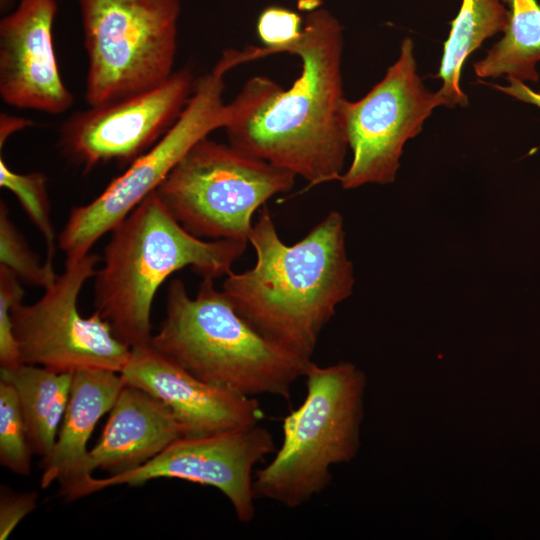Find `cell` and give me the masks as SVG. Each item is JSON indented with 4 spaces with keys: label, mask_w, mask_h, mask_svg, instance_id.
<instances>
[{
    "label": "cell",
    "mask_w": 540,
    "mask_h": 540,
    "mask_svg": "<svg viewBox=\"0 0 540 540\" xmlns=\"http://www.w3.org/2000/svg\"><path fill=\"white\" fill-rule=\"evenodd\" d=\"M223 72L216 65L195 81L192 95L173 126L90 203L72 208L58 243L66 259L90 253L147 196L155 192L186 152L212 131L224 128Z\"/></svg>",
    "instance_id": "obj_8"
},
{
    "label": "cell",
    "mask_w": 540,
    "mask_h": 540,
    "mask_svg": "<svg viewBox=\"0 0 540 540\" xmlns=\"http://www.w3.org/2000/svg\"><path fill=\"white\" fill-rule=\"evenodd\" d=\"M275 450L271 432L260 424L205 437H181L134 470L102 479L89 476L67 500L114 485L139 486L153 479L173 478L218 489L229 500L237 520L246 524L256 514L254 467Z\"/></svg>",
    "instance_id": "obj_11"
},
{
    "label": "cell",
    "mask_w": 540,
    "mask_h": 540,
    "mask_svg": "<svg viewBox=\"0 0 540 540\" xmlns=\"http://www.w3.org/2000/svg\"><path fill=\"white\" fill-rule=\"evenodd\" d=\"M0 380L9 382L17 392L33 452L47 458L69 402L73 373L20 364L11 369L0 368Z\"/></svg>",
    "instance_id": "obj_17"
},
{
    "label": "cell",
    "mask_w": 540,
    "mask_h": 540,
    "mask_svg": "<svg viewBox=\"0 0 540 540\" xmlns=\"http://www.w3.org/2000/svg\"><path fill=\"white\" fill-rule=\"evenodd\" d=\"M303 402L283 420L282 441L253 478V494L289 509L322 494L331 468L350 462L360 447L365 374L350 362L311 363Z\"/></svg>",
    "instance_id": "obj_5"
},
{
    "label": "cell",
    "mask_w": 540,
    "mask_h": 540,
    "mask_svg": "<svg viewBox=\"0 0 540 540\" xmlns=\"http://www.w3.org/2000/svg\"><path fill=\"white\" fill-rule=\"evenodd\" d=\"M78 1L89 106L148 90L174 72L179 0Z\"/></svg>",
    "instance_id": "obj_7"
},
{
    "label": "cell",
    "mask_w": 540,
    "mask_h": 540,
    "mask_svg": "<svg viewBox=\"0 0 540 540\" xmlns=\"http://www.w3.org/2000/svg\"><path fill=\"white\" fill-rule=\"evenodd\" d=\"M183 437L172 411L145 390L125 384L110 410L97 444L88 451L77 477L61 488L66 495L95 469L109 476L138 468Z\"/></svg>",
    "instance_id": "obj_15"
},
{
    "label": "cell",
    "mask_w": 540,
    "mask_h": 540,
    "mask_svg": "<svg viewBox=\"0 0 540 540\" xmlns=\"http://www.w3.org/2000/svg\"><path fill=\"white\" fill-rule=\"evenodd\" d=\"M19 281L8 268L0 265V367L5 369L22 364L11 318L13 306L22 302L24 295Z\"/></svg>",
    "instance_id": "obj_23"
},
{
    "label": "cell",
    "mask_w": 540,
    "mask_h": 540,
    "mask_svg": "<svg viewBox=\"0 0 540 540\" xmlns=\"http://www.w3.org/2000/svg\"><path fill=\"white\" fill-rule=\"evenodd\" d=\"M30 125H32V122L28 119L2 113L0 117V147H3V144L12 134Z\"/></svg>",
    "instance_id": "obj_26"
},
{
    "label": "cell",
    "mask_w": 540,
    "mask_h": 540,
    "mask_svg": "<svg viewBox=\"0 0 540 540\" xmlns=\"http://www.w3.org/2000/svg\"><path fill=\"white\" fill-rule=\"evenodd\" d=\"M508 22V9L500 0H462L458 14L451 21L436 75L442 81L436 92L440 106L468 105V98L460 87L462 67L486 39L505 32Z\"/></svg>",
    "instance_id": "obj_18"
},
{
    "label": "cell",
    "mask_w": 540,
    "mask_h": 540,
    "mask_svg": "<svg viewBox=\"0 0 540 540\" xmlns=\"http://www.w3.org/2000/svg\"><path fill=\"white\" fill-rule=\"evenodd\" d=\"M509 84L507 86H495L501 92L508 94L520 101L533 104L540 108V93L533 91L526 86L524 82L507 78Z\"/></svg>",
    "instance_id": "obj_25"
},
{
    "label": "cell",
    "mask_w": 540,
    "mask_h": 540,
    "mask_svg": "<svg viewBox=\"0 0 540 540\" xmlns=\"http://www.w3.org/2000/svg\"><path fill=\"white\" fill-rule=\"evenodd\" d=\"M125 383L118 372L83 369L73 373L69 402L50 455L42 459L41 487L61 488L77 477L87 443L99 419L110 412Z\"/></svg>",
    "instance_id": "obj_16"
},
{
    "label": "cell",
    "mask_w": 540,
    "mask_h": 540,
    "mask_svg": "<svg viewBox=\"0 0 540 540\" xmlns=\"http://www.w3.org/2000/svg\"><path fill=\"white\" fill-rule=\"evenodd\" d=\"M11 1H13V0H0L1 8L2 9H3V7L6 8L11 3Z\"/></svg>",
    "instance_id": "obj_28"
},
{
    "label": "cell",
    "mask_w": 540,
    "mask_h": 540,
    "mask_svg": "<svg viewBox=\"0 0 540 540\" xmlns=\"http://www.w3.org/2000/svg\"><path fill=\"white\" fill-rule=\"evenodd\" d=\"M195 81L191 68L184 67L148 90L74 113L61 128L63 152L86 170L133 162L177 121Z\"/></svg>",
    "instance_id": "obj_12"
},
{
    "label": "cell",
    "mask_w": 540,
    "mask_h": 540,
    "mask_svg": "<svg viewBox=\"0 0 540 540\" xmlns=\"http://www.w3.org/2000/svg\"><path fill=\"white\" fill-rule=\"evenodd\" d=\"M32 453L17 392L0 380V464L13 473L28 475Z\"/></svg>",
    "instance_id": "obj_21"
},
{
    "label": "cell",
    "mask_w": 540,
    "mask_h": 540,
    "mask_svg": "<svg viewBox=\"0 0 540 540\" xmlns=\"http://www.w3.org/2000/svg\"><path fill=\"white\" fill-rule=\"evenodd\" d=\"M0 185L12 192L27 216L41 233L46 249V262L53 264L56 234L51 220L47 178L43 173H17L0 158Z\"/></svg>",
    "instance_id": "obj_20"
},
{
    "label": "cell",
    "mask_w": 540,
    "mask_h": 540,
    "mask_svg": "<svg viewBox=\"0 0 540 540\" xmlns=\"http://www.w3.org/2000/svg\"><path fill=\"white\" fill-rule=\"evenodd\" d=\"M0 265L33 286L48 287L57 277L53 264L41 263L9 217L7 205H0Z\"/></svg>",
    "instance_id": "obj_22"
},
{
    "label": "cell",
    "mask_w": 540,
    "mask_h": 540,
    "mask_svg": "<svg viewBox=\"0 0 540 540\" xmlns=\"http://www.w3.org/2000/svg\"><path fill=\"white\" fill-rule=\"evenodd\" d=\"M98 255L66 259L64 271L35 303L13 306L11 318L22 364L54 372L104 369L120 373L131 348L97 312L83 317L78 298L97 272Z\"/></svg>",
    "instance_id": "obj_9"
},
{
    "label": "cell",
    "mask_w": 540,
    "mask_h": 540,
    "mask_svg": "<svg viewBox=\"0 0 540 540\" xmlns=\"http://www.w3.org/2000/svg\"><path fill=\"white\" fill-rule=\"evenodd\" d=\"M296 175L204 137L155 191L180 225L204 239L249 243L253 214L290 191Z\"/></svg>",
    "instance_id": "obj_6"
},
{
    "label": "cell",
    "mask_w": 540,
    "mask_h": 540,
    "mask_svg": "<svg viewBox=\"0 0 540 540\" xmlns=\"http://www.w3.org/2000/svg\"><path fill=\"white\" fill-rule=\"evenodd\" d=\"M110 232L102 267L93 277L95 312L130 348L150 344L152 303L170 275L190 267L202 278L226 276L248 245L192 235L156 192Z\"/></svg>",
    "instance_id": "obj_3"
},
{
    "label": "cell",
    "mask_w": 540,
    "mask_h": 540,
    "mask_svg": "<svg viewBox=\"0 0 540 540\" xmlns=\"http://www.w3.org/2000/svg\"><path fill=\"white\" fill-rule=\"evenodd\" d=\"M38 493L29 491L14 493L1 490L0 497V539L5 540L17 524L36 508Z\"/></svg>",
    "instance_id": "obj_24"
},
{
    "label": "cell",
    "mask_w": 540,
    "mask_h": 540,
    "mask_svg": "<svg viewBox=\"0 0 540 540\" xmlns=\"http://www.w3.org/2000/svg\"><path fill=\"white\" fill-rule=\"evenodd\" d=\"M248 240L256 254L254 266L228 273L222 291L262 335L311 359L322 330L354 287L342 215L329 212L288 245L265 205Z\"/></svg>",
    "instance_id": "obj_2"
},
{
    "label": "cell",
    "mask_w": 540,
    "mask_h": 540,
    "mask_svg": "<svg viewBox=\"0 0 540 540\" xmlns=\"http://www.w3.org/2000/svg\"><path fill=\"white\" fill-rule=\"evenodd\" d=\"M56 0H21L0 22V95L11 106L60 114L73 95L57 65L53 23Z\"/></svg>",
    "instance_id": "obj_13"
},
{
    "label": "cell",
    "mask_w": 540,
    "mask_h": 540,
    "mask_svg": "<svg viewBox=\"0 0 540 540\" xmlns=\"http://www.w3.org/2000/svg\"><path fill=\"white\" fill-rule=\"evenodd\" d=\"M339 21L326 9L305 18L301 38L283 53L301 71L288 89L265 76L250 78L228 103L229 144L302 177L310 189L339 181L349 148L344 121Z\"/></svg>",
    "instance_id": "obj_1"
},
{
    "label": "cell",
    "mask_w": 540,
    "mask_h": 540,
    "mask_svg": "<svg viewBox=\"0 0 540 540\" xmlns=\"http://www.w3.org/2000/svg\"><path fill=\"white\" fill-rule=\"evenodd\" d=\"M436 92L417 72L414 44L406 37L397 60L364 97L346 100L344 121L352 162L339 182L343 189L395 180L406 142L416 137L433 110Z\"/></svg>",
    "instance_id": "obj_10"
},
{
    "label": "cell",
    "mask_w": 540,
    "mask_h": 540,
    "mask_svg": "<svg viewBox=\"0 0 540 540\" xmlns=\"http://www.w3.org/2000/svg\"><path fill=\"white\" fill-rule=\"evenodd\" d=\"M203 278L195 297L170 282L166 314L150 344L198 379L234 394L290 399L312 361L268 339Z\"/></svg>",
    "instance_id": "obj_4"
},
{
    "label": "cell",
    "mask_w": 540,
    "mask_h": 540,
    "mask_svg": "<svg viewBox=\"0 0 540 540\" xmlns=\"http://www.w3.org/2000/svg\"><path fill=\"white\" fill-rule=\"evenodd\" d=\"M120 375L145 390L174 414L183 437H205L259 424L263 412L255 398L208 384L158 352L151 344L131 348Z\"/></svg>",
    "instance_id": "obj_14"
},
{
    "label": "cell",
    "mask_w": 540,
    "mask_h": 540,
    "mask_svg": "<svg viewBox=\"0 0 540 540\" xmlns=\"http://www.w3.org/2000/svg\"><path fill=\"white\" fill-rule=\"evenodd\" d=\"M508 5L504 36L474 64L480 78L506 75L521 82H537L540 61V4L537 0H500Z\"/></svg>",
    "instance_id": "obj_19"
},
{
    "label": "cell",
    "mask_w": 540,
    "mask_h": 540,
    "mask_svg": "<svg viewBox=\"0 0 540 540\" xmlns=\"http://www.w3.org/2000/svg\"><path fill=\"white\" fill-rule=\"evenodd\" d=\"M322 2L323 0H297V9L298 11L310 13L319 9Z\"/></svg>",
    "instance_id": "obj_27"
}]
</instances>
